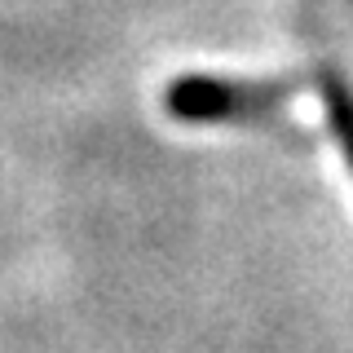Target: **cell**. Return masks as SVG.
<instances>
[{"label":"cell","mask_w":353,"mask_h":353,"mask_svg":"<svg viewBox=\"0 0 353 353\" xmlns=\"http://www.w3.org/2000/svg\"><path fill=\"white\" fill-rule=\"evenodd\" d=\"M345 44H349V71H353V27H349V36H345Z\"/></svg>","instance_id":"cell-1"}]
</instances>
